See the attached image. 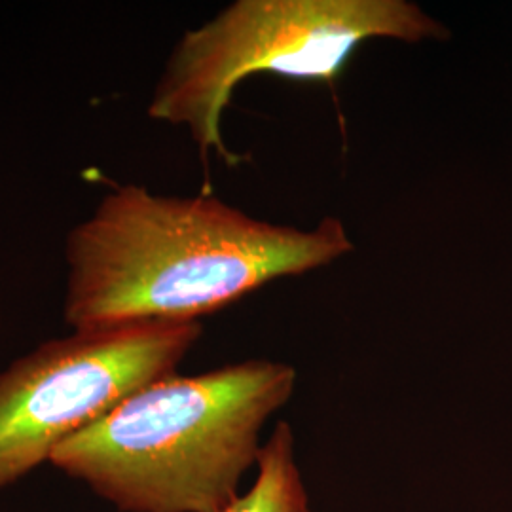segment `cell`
Returning <instances> with one entry per match:
<instances>
[{
  "label": "cell",
  "mask_w": 512,
  "mask_h": 512,
  "mask_svg": "<svg viewBox=\"0 0 512 512\" xmlns=\"http://www.w3.org/2000/svg\"><path fill=\"white\" fill-rule=\"evenodd\" d=\"M296 378L270 359L169 374L63 442L50 463L120 512L224 511Z\"/></svg>",
  "instance_id": "7a4b0ae2"
},
{
  "label": "cell",
  "mask_w": 512,
  "mask_h": 512,
  "mask_svg": "<svg viewBox=\"0 0 512 512\" xmlns=\"http://www.w3.org/2000/svg\"><path fill=\"white\" fill-rule=\"evenodd\" d=\"M353 249L336 217L300 230L209 194L173 198L120 184L67 234L63 317L74 330L192 323Z\"/></svg>",
  "instance_id": "6da1fadb"
},
{
  "label": "cell",
  "mask_w": 512,
  "mask_h": 512,
  "mask_svg": "<svg viewBox=\"0 0 512 512\" xmlns=\"http://www.w3.org/2000/svg\"><path fill=\"white\" fill-rule=\"evenodd\" d=\"M450 31L410 0H236L186 31L165 61L148 118L190 131L203 158L238 165L220 120L241 80L281 74L330 86L368 40H446Z\"/></svg>",
  "instance_id": "3957f363"
},
{
  "label": "cell",
  "mask_w": 512,
  "mask_h": 512,
  "mask_svg": "<svg viewBox=\"0 0 512 512\" xmlns=\"http://www.w3.org/2000/svg\"><path fill=\"white\" fill-rule=\"evenodd\" d=\"M200 321L74 330L0 372V490L33 473L76 433L177 372Z\"/></svg>",
  "instance_id": "277c9868"
},
{
  "label": "cell",
  "mask_w": 512,
  "mask_h": 512,
  "mask_svg": "<svg viewBox=\"0 0 512 512\" xmlns=\"http://www.w3.org/2000/svg\"><path fill=\"white\" fill-rule=\"evenodd\" d=\"M0 321H2V313H0Z\"/></svg>",
  "instance_id": "8992f818"
},
{
  "label": "cell",
  "mask_w": 512,
  "mask_h": 512,
  "mask_svg": "<svg viewBox=\"0 0 512 512\" xmlns=\"http://www.w3.org/2000/svg\"><path fill=\"white\" fill-rule=\"evenodd\" d=\"M258 475L249 492L220 512H311L310 497L294 454L293 427L275 425L256 461Z\"/></svg>",
  "instance_id": "5b68a950"
}]
</instances>
